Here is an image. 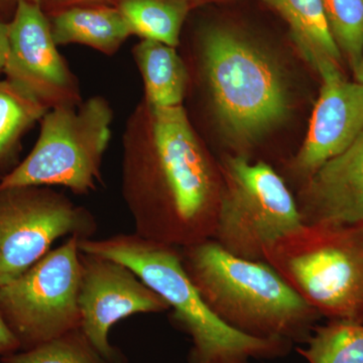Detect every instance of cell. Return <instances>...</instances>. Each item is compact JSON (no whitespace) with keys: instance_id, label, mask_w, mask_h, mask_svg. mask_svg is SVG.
<instances>
[{"instance_id":"6da1fadb","label":"cell","mask_w":363,"mask_h":363,"mask_svg":"<svg viewBox=\"0 0 363 363\" xmlns=\"http://www.w3.org/2000/svg\"><path fill=\"white\" fill-rule=\"evenodd\" d=\"M121 192L145 240L178 248L212 240L222 189L184 106L136 104L123 138Z\"/></svg>"},{"instance_id":"7a4b0ae2","label":"cell","mask_w":363,"mask_h":363,"mask_svg":"<svg viewBox=\"0 0 363 363\" xmlns=\"http://www.w3.org/2000/svg\"><path fill=\"white\" fill-rule=\"evenodd\" d=\"M180 252L203 302L245 335L306 343L322 318L267 262L240 259L214 240Z\"/></svg>"},{"instance_id":"3957f363","label":"cell","mask_w":363,"mask_h":363,"mask_svg":"<svg viewBox=\"0 0 363 363\" xmlns=\"http://www.w3.org/2000/svg\"><path fill=\"white\" fill-rule=\"evenodd\" d=\"M81 252L121 262L169 306L172 321L192 341L191 363H252L285 357L294 343L245 335L215 316L203 302L182 264L180 248L121 233L79 240Z\"/></svg>"},{"instance_id":"277c9868","label":"cell","mask_w":363,"mask_h":363,"mask_svg":"<svg viewBox=\"0 0 363 363\" xmlns=\"http://www.w3.org/2000/svg\"><path fill=\"white\" fill-rule=\"evenodd\" d=\"M200 72L210 104L241 149L250 147L288 111V96L274 62L250 40L221 26L199 38Z\"/></svg>"},{"instance_id":"5b68a950","label":"cell","mask_w":363,"mask_h":363,"mask_svg":"<svg viewBox=\"0 0 363 363\" xmlns=\"http://www.w3.org/2000/svg\"><path fill=\"white\" fill-rule=\"evenodd\" d=\"M264 262L320 316L363 325V220L302 224L267 247Z\"/></svg>"},{"instance_id":"8992f818","label":"cell","mask_w":363,"mask_h":363,"mask_svg":"<svg viewBox=\"0 0 363 363\" xmlns=\"http://www.w3.org/2000/svg\"><path fill=\"white\" fill-rule=\"evenodd\" d=\"M112 123L111 105L102 96L50 109L32 152L0 181V188L61 186L76 195L90 194L101 181Z\"/></svg>"},{"instance_id":"52a82bcc","label":"cell","mask_w":363,"mask_h":363,"mask_svg":"<svg viewBox=\"0 0 363 363\" xmlns=\"http://www.w3.org/2000/svg\"><path fill=\"white\" fill-rule=\"evenodd\" d=\"M212 240L240 259L264 262V250L302 225L295 196L271 164L228 156Z\"/></svg>"},{"instance_id":"ba28073f","label":"cell","mask_w":363,"mask_h":363,"mask_svg":"<svg viewBox=\"0 0 363 363\" xmlns=\"http://www.w3.org/2000/svg\"><path fill=\"white\" fill-rule=\"evenodd\" d=\"M79 240L71 236L25 274L0 286V312L21 350L80 328Z\"/></svg>"},{"instance_id":"9c48e42d","label":"cell","mask_w":363,"mask_h":363,"mask_svg":"<svg viewBox=\"0 0 363 363\" xmlns=\"http://www.w3.org/2000/svg\"><path fill=\"white\" fill-rule=\"evenodd\" d=\"M97 229L87 208L51 187L0 188V286L28 271L59 238L87 240Z\"/></svg>"},{"instance_id":"30bf717a","label":"cell","mask_w":363,"mask_h":363,"mask_svg":"<svg viewBox=\"0 0 363 363\" xmlns=\"http://www.w3.org/2000/svg\"><path fill=\"white\" fill-rule=\"evenodd\" d=\"M9 54L4 75L49 109L83 101L79 80L52 37L42 7L21 0L9 21Z\"/></svg>"},{"instance_id":"8fae6325","label":"cell","mask_w":363,"mask_h":363,"mask_svg":"<svg viewBox=\"0 0 363 363\" xmlns=\"http://www.w3.org/2000/svg\"><path fill=\"white\" fill-rule=\"evenodd\" d=\"M80 262V329L107 359L123 363L121 353L109 342L112 327L133 315L168 311L169 306L121 262L83 252Z\"/></svg>"},{"instance_id":"7c38bea8","label":"cell","mask_w":363,"mask_h":363,"mask_svg":"<svg viewBox=\"0 0 363 363\" xmlns=\"http://www.w3.org/2000/svg\"><path fill=\"white\" fill-rule=\"evenodd\" d=\"M320 76L321 91L307 138L290 164V169L303 184L363 133V84L346 80L341 69H332Z\"/></svg>"},{"instance_id":"4fadbf2b","label":"cell","mask_w":363,"mask_h":363,"mask_svg":"<svg viewBox=\"0 0 363 363\" xmlns=\"http://www.w3.org/2000/svg\"><path fill=\"white\" fill-rule=\"evenodd\" d=\"M296 201L304 225L363 220V133L303 184Z\"/></svg>"},{"instance_id":"5bb4252c","label":"cell","mask_w":363,"mask_h":363,"mask_svg":"<svg viewBox=\"0 0 363 363\" xmlns=\"http://www.w3.org/2000/svg\"><path fill=\"white\" fill-rule=\"evenodd\" d=\"M50 23L57 45H84L106 56H113L133 35L116 6L67 7L52 14Z\"/></svg>"},{"instance_id":"9a60e30c","label":"cell","mask_w":363,"mask_h":363,"mask_svg":"<svg viewBox=\"0 0 363 363\" xmlns=\"http://www.w3.org/2000/svg\"><path fill=\"white\" fill-rule=\"evenodd\" d=\"M286 21L306 60L321 75L341 69L342 55L332 37L322 0H262Z\"/></svg>"},{"instance_id":"2e32d148","label":"cell","mask_w":363,"mask_h":363,"mask_svg":"<svg viewBox=\"0 0 363 363\" xmlns=\"http://www.w3.org/2000/svg\"><path fill=\"white\" fill-rule=\"evenodd\" d=\"M133 56L143 78V101L155 108L183 106L189 70L176 48L142 40L133 47Z\"/></svg>"},{"instance_id":"e0dca14e","label":"cell","mask_w":363,"mask_h":363,"mask_svg":"<svg viewBox=\"0 0 363 363\" xmlns=\"http://www.w3.org/2000/svg\"><path fill=\"white\" fill-rule=\"evenodd\" d=\"M48 111L11 81L0 80V181L20 164L23 138Z\"/></svg>"},{"instance_id":"ac0fdd59","label":"cell","mask_w":363,"mask_h":363,"mask_svg":"<svg viewBox=\"0 0 363 363\" xmlns=\"http://www.w3.org/2000/svg\"><path fill=\"white\" fill-rule=\"evenodd\" d=\"M133 35L177 48L187 18L186 0H116Z\"/></svg>"},{"instance_id":"d6986e66","label":"cell","mask_w":363,"mask_h":363,"mask_svg":"<svg viewBox=\"0 0 363 363\" xmlns=\"http://www.w3.org/2000/svg\"><path fill=\"white\" fill-rule=\"evenodd\" d=\"M297 352L309 363H363V325L328 321L316 325Z\"/></svg>"},{"instance_id":"ffe728a7","label":"cell","mask_w":363,"mask_h":363,"mask_svg":"<svg viewBox=\"0 0 363 363\" xmlns=\"http://www.w3.org/2000/svg\"><path fill=\"white\" fill-rule=\"evenodd\" d=\"M0 363H113L107 359L86 337L75 329L28 350L6 355Z\"/></svg>"},{"instance_id":"44dd1931","label":"cell","mask_w":363,"mask_h":363,"mask_svg":"<svg viewBox=\"0 0 363 363\" xmlns=\"http://www.w3.org/2000/svg\"><path fill=\"white\" fill-rule=\"evenodd\" d=\"M332 37L354 71L363 51V0H322Z\"/></svg>"},{"instance_id":"7402d4cb","label":"cell","mask_w":363,"mask_h":363,"mask_svg":"<svg viewBox=\"0 0 363 363\" xmlns=\"http://www.w3.org/2000/svg\"><path fill=\"white\" fill-rule=\"evenodd\" d=\"M18 1L21 0H0V9L13 7L14 13V9H16ZM26 1L38 4L45 13L47 11H58L67 9V7L79 6L85 2L97 1V0H26Z\"/></svg>"},{"instance_id":"603a6c76","label":"cell","mask_w":363,"mask_h":363,"mask_svg":"<svg viewBox=\"0 0 363 363\" xmlns=\"http://www.w3.org/2000/svg\"><path fill=\"white\" fill-rule=\"evenodd\" d=\"M20 350L21 346L18 339L14 337L13 332L7 326L0 312V359Z\"/></svg>"},{"instance_id":"cb8c5ba5","label":"cell","mask_w":363,"mask_h":363,"mask_svg":"<svg viewBox=\"0 0 363 363\" xmlns=\"http://www.w3.org/2000/svg\"><path fill=\"white\" fill-rule=\"evenodd\" d=\"M9 47V21L0 18V76L4 73Z\"/></svg>"},{"instance_id":"d4e9b609","label":"cell","mask_w":363,"mask_h":363,"mask_svg":"<svg viewBox=\"0 0 363 363\" xmlns=\"http://www.w3.org/2000/svg\"><path fill=\"white\" fill-rule=\"evenodd\" d=\"M353 74H354L355 81L363 84V51L359 64H358L357 68L353 71Z\"/></svg>"}]
</instances>
